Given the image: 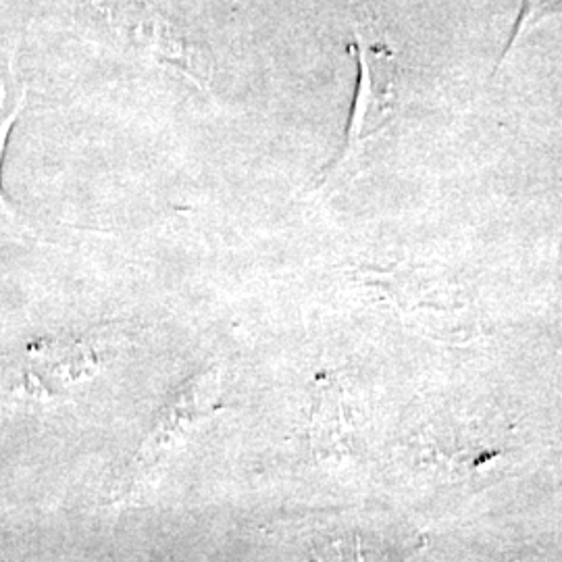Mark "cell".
<instances>
[{"label": "cell", "instance_id": "1", "mask_svg": "<svg viewBox=\"0 0 562 562\" xmlns=\"http://www.w3.org/2000/svg\"><path fill=\"white\" fill-rule=\"evenodd\" d=\"M222 398L220 367H206L173 390L117 483L115 501L120 504L140 503L148 492H153L176 452L222 411Z\"/></svg>", "mask_w": 562, "mask_h": 562}, {"label": "cell", "instance_id": "2", "mask_svg": "<svg viewBox=\"0 0 562 562\" xmlns=\"http://www.w3.org/2000/svg\"><path fill=\"white\" fill-rule=\"evenodd\" d=\"M123 48L211 92L215 63L199 41L153 0H86Z\"/></svg>", "mask_w": 562, "mask_h": 562}, {"label": "cell", "instance_id": "3", "mask_svg": "<svg viewBox=\"0 0 562 562\" xmlns=\"http://www.w3.org/2000/svg\"><path fill=\"white\" fill-rule=\"evenodd\" d=\"M355 38V53L359 59V90L346 146L340 159L334 162L329 176H338L361 153L362 146L394 120L401 104V76L394 53L383 46L382 42L369 38L361 30H357Z\"/></svg>", "mask_w": 562, "mask_h": 562}, {"label": "cell", "instance_id": "4", "mask_svg": "<svg viewBox=\"0 0 562 562\" xmlns=\"http://www.w3.org/2000/svg\"><path fill=\"white\" fill-rule=\"evenodd\" d=\"M25 99H27L25 86H18V81L11 76L9 78L0 76V165H2V155H4L9 134L20 117L21 111L25 109ZM0 217H11L2 190H0Z\"/></svg>", "mask_w": 562, "mask_h": 562}, {"label": "cell", "instance_id": "5", "mask_svg": "<svg viewBox=\"0 0 562 562\" xmlns=\"http://www.w3.org/2000/svg\"><path fill=\"white\" fill-rule=\"evenodd\" d=\"M554 13H562V0H525L521 18H519V23H517V27H515V32H513L510 44H508L506 50H504V57H508V55L513 53V48L521 42L522 36H525L536 23H540L543 18L554 15Z\"/></svg>", "mask_w": 562, "mask_h": 562}]
</instances>
